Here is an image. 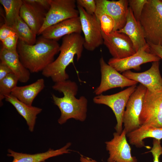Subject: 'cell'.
<instances>
[{"mask_svg":"<svg viewBox=\"0 0 162 162\" xmlns=\"http://www.w3.org/2000/svg\"><path fill=\"white\" fill-rule=\"evenodd\" d=\"M60 47L57 41L41 36L33 45L18 40L17 51L24 66L30 72L35 73L42 71L54 61Z\"/></svg>","mask_w":162,"mask_h":162,"instance_id":"1","label":"cell"},{"mask_svg":"<svg viewBox=\"0 0 162 162\" xmlns=\"http://www.w3.org/2000/svg\"><path fill=\"white\" fill-rule=\"evenodd\" d=\"M52 88L60 93L63 96L58 97L52 94L53 102L59 109L61 116L58 120V123L62 124L70 119L81 122L85 120L87 117L88 100L82 96L77 98L75 96L78 91L76 82L70 80H66L56 83Z\"/></svg>","mask_w":162,"mask_h":162,"instance_id":"2","label":"cell"},{"mask_svg":"<svg viewBox=\"0 0 162 162\" xmlns=\"http://www.w3.org/2000/svg\"><path fill=\"white\" fill-rule=\"evenodd\" d=\"M84 42V38L80 34L74 33L64 37L58 56L42 71V74L50 78L55 83L68 80L69 76L66 68L73 62L75 55L77 61L80 59Z\"/></svg>","mask_w":162,"mask_h":162,"instance_id":"3","label":"cell"},{"mask_svg":"<svg viewBox=\"0 0 162 162\" xmlns=\"http://www.w3.org/2000/svg\"><path fill=\"white\" fill-rule=\"evenodd\" d=\"M140 22L147 42L162 46V0H148Z\"/></svg>","mask_w":162,"mask_h":162,"instance_id":"4","label":"cell"},{"mask_svg":"<svg viewBox=\"0 0 162 162\" xmlns=\"http://www.w3.org/2000/svg\"><path fill=\"white\" fill-rule=\"evenodd\" d=\"M136 87V85L131 86L113 94L107 95L101 94L96 95L93 98L94 103L106 105L112 109L117 121L114 128L116 132L119 134H121L123 130V117L127 103Z\"/></svg>","mask_w":162,"mask_h":162,"instance_id":"5","label":"cell"},{"mask_svg":"<svg viewBox=\"0 0 162 162\" xmlns=\"http://www.w3.org/2000/svg\"><path fill=\"white\" fill-rule=\"evenodd\" d=\"M82 31L84 36V47L93 51L103 43L101 25L94 14L90 15L81 7L77 5Z\"/></svg>","mask_w":162,"mask_h":162,"instance_id":"6","label":"cell"},{"mask_svg":"<svg viewBox=\"0 0 162 162\" xmlns=\"http://www.w3.org/2000/svg\"><path fill=\"white\" fill-rule=\"evenodd\" d=\"M75 0H50V7L43 24L38 35L48 27L70 18L79 17Z\"/></svg>","mask_w":162,"mask_h":162,"instance_id":"7","label":"cell"},{"mask_svg":"<svg viewBox=\"0 0 162 162\" xmlns=\"http://www.w3.org/2000/svg\"><path fill=\"white\" fill-rule=\"evenodd\" d=\"M147 88L140 84L130 96L125 110L123 122L127 134L139 128L140 118Z\"/></svg>","mask_w":162,"mask_h":162,"instance_id":"8","label":"cell"},{"mask_svg":"<svg viewBox=\"0 0 162 162\" xmlns=\"http://www.w3.org/2000/svg\"><path fill=\"white\" fill-rule=\"evenodd\" d=\"M140 122V126L162 127V92H153L147 89Z\"/></svg>","mask_w":162,"mask_h":162,"instance_id":"9","label":"cell"},{"mask_svg":"<svg viewBox=\"0 0 162 162\" xmlns=\"http://www.w3.org/2000/svg\"><path fill=\"white\" fill-rule=\"evenodd\" d=\"M99 63L101 80L99 85L94 91L97 95L102 94L104 92L112 88L130 87L136 85L138 83L128 79L107 64L103 57L100 58Z\"/></svg>","mask_w":162,"mask_h":162,"instance_id":"10","label":"cell"},{"mask_svg":"<svg viewBox=\"0 0 162 162\" xmlns=\"http://www.w3.org/2000/svg\"><path fill=\"white\" fill-rule=\"evenodd\" d=\"M96 9L94 14L98 20L102 14L110 16L114 22L113 32L122 28L125 26L128 8V0H95Z\"/></svg>","mask_w":162,"mask_h":162,"instance_id":"11","label":"cell"},{"mask_svg":"<svg viewBox=\"0 0 162 162\" xmlns=\"http://www.w3.org/2000/svg\"><path fill=\"white\" fill-rule=\"evenodd\" d=\"M103 43L113 58H124L136 52L133 43L126 34L117 31L106 33L102 31Z\"/></svg>","mask_w":162,"mask_h":162,"instance_id":"12","label":"cell"},{"mask_svg":"<svg viewBox=\"0 0 162 162\" xmlns=\"http://www.w3.org/2000/svg\"><path fill=\"white\" fill-rule=\"evenodd\" d=\"M160 59L159 57L149 52L148 46L140 49L128 57L121 59L111 58L108 64L120 73L131 69L140 70L141 65L148 62L159 61Z\"/></svg>","mask_w":162,"mask_h":162,"instance_id":"13","label":"cell"},{"mask_svg":"<svg viewBox=\"0 0 162 162\" xmlns=\"http://www.w3.org/2000/svg\"><path fill=\"white\" fill-rule=\"evenodd\" d=\"M127 132L124 129L122 133L113 134V138L105 142L109 157L107 162H138L131 154V148L126 139Z\"/></svg>","mask_w":162,"mask_h":162,"instance_id":"14","label":"cell"},{"mask_svg":"<svg viewBox=\"0 0 162 162\" xmlns=\"http://www.w3.org/2000/svg\"><path fill=\"white\" fill-rule=\"evenodd\" d=\"M159 61L152 62L150 68L145 71L136 73L130 70L122 75L128 79L136 81L153 92H162V77L159 70Z\"/></svg>","mask_w":162,"mask_h":162,"instance_id":"15","label":"cell"},{"mask_svg":"<svg viewBox=\"0 0 162 162\" xmlns=\"http://www.w3.org/2000/svg\"><path fill=\"white\" fill-rule=\"evenodd\" d=\"M20 16L32 31L38 35L41 28L47 12L43 7L23 0Z\"/></svg>","mask_w":162,"mask_h":162,"instance_id":"16","label":"cell"},{"mask_svg":"<svg viewBox=\"0 0 162 162\" xmlns=\"http://www.w3.org/2000/svg\"><path fill=\"white\" fill-rule=\"evenodd\" d=\"M82 27L79 16L69 19L52 25L45 29L41 34L43 37L57 41L70 34H80Z\"/></svg>","mask_w":162,"mask_h":162,"instance_id":"17","label":"cell"},{"mask_svg":"<svg viewBox=\"0 0 162 162\" xmlns=\"http://www.w3.org/2000/svg\"><path fill=\"white\" fill-rule=\"evenodd\" d=\"M117 31L126 34L130 38L136 52L142 47L149 46L145 38L144 31L140 21L136 19L129 7L125 26Z\"/></svg>","mask_w":162,"mask_h":162,"instance_id":"18","label":"cell"},{"mask_svg":"<svg viewBox=\"0 0 162 162\" xmlns=\"http://www.w3.org/2000/svg\"><path fill=\"white\" fill-rule=\"evenodd\" d=\"M71 145V143L68 142L60 148H50L45 152L32 154L16 152L8 149L7 155L13 158L11 162H45L50 158L70 153L71 150L69 148Z\"/></svg>","mask_w":162,"mask_h":162,"instance_id":"19","label":"cell"},{"mask_svg":"<svg viewBox=\"0 0 162 162\" xmlns=\"http://www.w3.org/2000/svg\"><path fill=\"white\" fill-rule=\"evenodd\" d=\"M1 62L6 64L13 73L18 78L19 81L22 83L28 81L30 72L21 62L16 50H10L2 47L0 51Z\"/></svg>","mask_w":162,"mask_h":162,"instance_id":"20","label":"cell"},{"mask_svg":"<svg viewBox=\"0 0 162 162\" xmlns=\"http://www.w3.org/2000/svg\"><path fill=\"white\" fill-rule=\"evenodd\" d=\"M130 143L137 148L146 146L143 140L147 138H152L158 140L162 139V127L158 128L148 124L142 125L137 129L127 134Z\"/></svg>","mask_w":162,"mask_h":162,"instance_id":"21","label":"cell"},{"mask_svg":"<svg viewBox=\"0 0 162 162\" xmlns=\"http://www.w3.org/2000/svg\"><path fill=\"white\" fill-rule=\"evenodd\" d=\"M5 100L11 104L18 112L26 120L28 130L31 132L34 131L37 116L40 113L41 108L29 106L22 102L10 94L6 96Z\"/></svg>","mask_w":162,"mask_h":162,"instance_id":"22","label":"cell"},{"mask_svg":"<svg viewBox=\"0 0 162 162\" xmlns=\"http://www.w3.org/2000/svg\"><path fill=\"white\" fill-rule=\"evenodd\" d=\"M44 87V80L40 78L31 84L24 86H17L10 94L26 104L32 106L34 99Z\"/></svg>","mask_w":162,"mask_h":162,"instance_id":"23","label":"cell"},{"mask_svg":"<svg viewBox=\"0 0 162 162\" xmlns=\"http://www.w3.org/2000/svg\"><path fill=\"white\" fill-rule=\"evenodd\" d=\"M17 36L19 40L29 45H33L36 41V34L19 16L11 28Z\"/></svg>","mask_w":162,"mask_h":162,"instance_id":"24","label":"cell"},{"mask_svg":"<svg viewBox=\"0 0 162 162\" xmlns=\"http://www.w3.org/2000/svg\"><path fill=\"white\" fill-rule=\"evenodd\" d=\"M5 11V23L12 28L17 17L20 16V11L23 4L22 0H0Z\"/></svg>","mask_w":162,"mask_h":162,"instance_id":"25","label":"cell"},{"mask_svg":"<svg viewBox=\"0 0 162 162\" xmlns=\"http://www.w3.org/2000/svg\"><path fill=\"white\" fill-rule=\"evenodd\" d=\"M19 81L17 77L12 73L0 80V104L3 105L2 100L5 97L10 94L13 90L17 86Z\"/></svg>","mask_w":162,"mask_h":162,"instance_id":"26","label":"cell"},{"mask_svg":"<svg viewBox=\"0 0 162 162\" xmlns=\"http://www.w3.org/2000/svg\"><path fill=\"white\" fill-rule=\"evenodd\" d=\"M148 0H128V5L136 19L140 21L143 8Z\"/></svg>","mask_w":162,"mask_h":162,"instance_id":"27","label":"cell"},{"mask_svg":"<svg viewBox=\"0 0 162 162\" xmlns=\"http://www.w3.org/2000/svg\"><path fill=\"white\" fill-rule=\"evenodd\" d=\"M98 20L100 22L102 31L106 33L113 32L114 22L110 16L106 14H103L100 16Z\"/></svg>","mask_w":162,"mask_h":162,"instance_id":"28","label":"cell"},{"mask_svg":"<svg viewBox=\"0 0 162 162\" xmlns=\"http://www.w3.org/2000/svg\"><path fill=\"white\" fill-rule=\"evenodd\" d=\"M18 40L16 33L13 34L8 36L2 42V47L8 50H16Z\"/></svg>","mask_w":162,"mask_h":162,"instance_id":"29","label":"cell"},{"mask_svg":"<svg viewBox=\"0 0 162 162\" xmlns=\"http://www.w3.org/2000/svg\"><path fill=\"white\" fill-rule=\"evenodd\" d=\"M77 5L83 8L87 13L90 15L94 14L96 9V4L94 0H76Z\"/></svg>","mask_w":162,"mask_h":162,"instance_id":"30","label":"cell"},{"mask_svg":"<svg viewBox=\"0 0 162 162\" xmlns=\"http://www.w3.org/2000/svg\"><path fill=\"white\" fill-rule=\"evenodd\" d=\"M151 152L152 154L153 162H160L159 157L162 155V146L160 140L153 139V147L151 150L147 152Z\"/></svg>","mask_w":162,"mask_h":162,"instance_id":"31","label":"cell"},{"mask_svg":"<svg viewBox=\"0 0 162 162\" xmlns=\"http://www.w3.org/2000/svg\"><path fill=\"white\" fill-rule=\"evenodd\" d=\"M16 33L13 29L4 23L0 29V40L2 42L9 35Z\"/></svg>","mask_w":162,"mask_h":162,"instance_id":"32","label":"cell"},{"mask_svg":"<svg viewBox=\"0 0 162 162\" xmlns=\"http://www.w3.org/2000/svg\"><path fill=\"white\" fill-rule=\"evenodd\" d=\"M147 43L149 46V52L162 59V46L154 44L149 42Z\"/></svg>","mask_w":162,"mask_h":162,"instance_id":"33","label":"cell"},{"mask_svg":"<svg viewBox=\"0 0 162 162\" xmlns=\"http://www.w3.org/2000/svg\"><path fill=\"white\" fill-rule=\"evenodd\" d=\"M12 73H13L10 68L5 63L1 62L0 63V80Z\"/></svg>","mask_w":162,"mask_h":162,"instance_id":"34","label":"cell"},{"mask_svg":"<svg viewBox=\"0 0 162 162\" xmlns=\"http://www.w3.org/2000/svg\"><path fill=\"white\" fill-rule=\"evenodd\" d=\"M28 2L40 6L48 11L50 7V0H26Z\"/></svg>","mask_w":162,"mask_h":162,"instance_id":"35","label":"cell"},{"mask_svg":"<svg viewBox=\"0 0 162 162\" xmlns=\"http://www.w3.org/2000/svg\"><path fill=\"white\" fill-rule=\"evenodd\" d=\"M80 161L81 162H98L94 160L81 154L80 158Z\"/></svg>","mask_w":162,"mask_h":162,"instance_id":"36","label":"cell"}]
</instances>
